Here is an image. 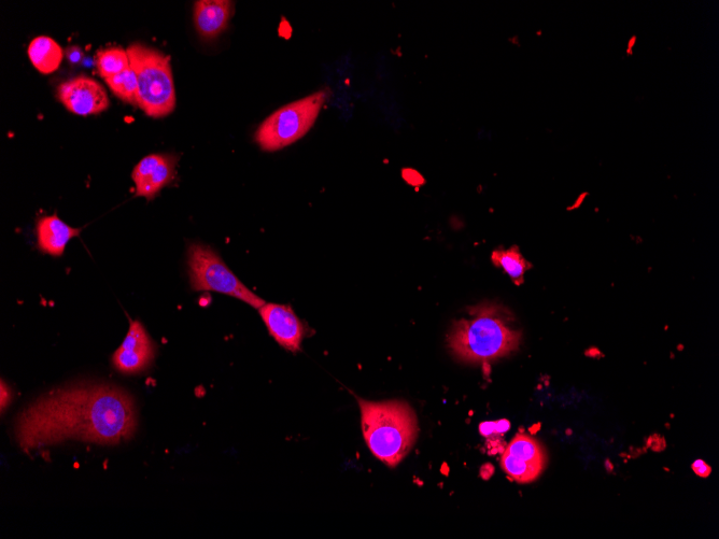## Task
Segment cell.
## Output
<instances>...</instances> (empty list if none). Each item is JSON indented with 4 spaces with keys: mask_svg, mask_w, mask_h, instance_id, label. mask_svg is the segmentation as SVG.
I'll use <instances>...</instances> for the list:
<instances>
[{
    "mask_svg": "<svg viewBox=\"0 0 719 539\" xmlns=\"http://www.w3.org/2000/svg\"><path fill=\"white\" fill-rule=\"evenodd\" d=\"M138 428L137 406L126 390L78 381L42 394L13 424L18 446L28 452L77 441L100 446L129 442Z\"/></svg>",
    "mask_w": 719,
    "mask_h": 539,
    "instance_id": "obj_1",
    "label": "cell"
},
{
    "mask_svg": "<svg viewBox=\"0 0 719 539\" xmlns=\"http://www.w3.org/2000/svg\"><path fill=\"white\" fill-rule=\"evenodd\" d=\"M471 319L456 322L448 335L454 356L465 363H484L518 349L521 334L507 324L506 311L496 305L472 308Z\"/></svg>",
    "mask_w": 719,
    "mask_h": 539,
    "instance_id": "obj_2",
    "label": "cell"
},
{
    "mask_svg": "<svg viewBox=\"0 0 719 539\" xmlns=\"http://www.w3.org/2000/svg\"><path fill=\"white\" fill-rule=\"evenodd\" d=\"M366 445L389 467L410 453L419 433L414 409L403 401L368 402L358 399Z\"/></svg>",
    "mask_w": 719,
    "mask_h": 539,
    "instance_id": "obj_3",
    "label": "cell"
},
{
    "mask_svg": "<svg viewBox=\"0 0 719 539\" xmlns=\"http://www.w3.org/2000/svg\"><path fill=\"white\" fill-rule=\"evenodd\" d=\"M138 83L137 106L151 118H164L175 110L176 92L169 56L134 44L126 50Z\"/></svg>",
    "mask_w": 719,
    "mask_h": 539,
    "instance_id": "obj_4",
    "label": "cell"
},
{
    "mask_svg": "<svg viewBox=\"0 0 719 539\" xmlns=\"http://www.w3.org/2000/svg\"><path fill=\"white\" fill-rule=\"evenodd\" d=\"M329 95L328 90H321L278 109L260 125L257 144L270 152L294 144L312 129Z\"/></svg>",
    "mask_w": 719,
    "mask_h": 539,
    "instance_id": "obj_5",
    "label": "cell"
},
{
    "mask_svg": "<svg viewBox=\"0 0 719 539\" xmlns=\"http://www.w3.org/2000/svg\"><path fill=\"white\" fill-rule=\"evenodd\" d=\"M190 285L194 291H211L235 297L249 306L260 309L266 303L250 291L223 262L213 249L192 244L188 249Z\"/></svg>",
    "mask_w": 719,
    "mask_h": 539,
    "instance_id": "obj_6",
    "label": "cell"
},
{
    "mask_svg": "<svg viewBox=\"0 0 719 539\" xmlns=\"http://www.w3.org/2000/svg\"><path fill=\"white\" fill-rule=\"evenodd\" d=\"M155 346L142 322L131 321L123 343L112 356V365L123 375L143 374L152 365Z\"/></svg>",
    "mask_w": 719,
    "mask_h": 539,
    "instance_id": "obj_7",
    "label": "cell"
},
{
    "mask_svg": "<svg viewBox=\"0 0 719 539\" xmlns=\"http://www.w3.org/2000/svg\"><path fill=\"white\" fill-rule=\"evenodd\" d=\"M58 97L68 111L81 117L98 115L107 110L110 105L103 85L86 76L61 83L58 88Z\"/></svg>",
    "mask_w": 719,
    "mask_h": 539,
    "instance_id": "obj_8",
    "label": "cell"
},
{
    "mask_svg": "<svg viewBox=\"0 0 719 539\" xmlns=\"http://www.w3.org/2000/svg\"><path fill=\"white\" fill-rule=\"evenodd\" d=\"M178 158L174 154H150L134 168L136 196L154 200L176 177Z\"/></svg>",
    "mask_w": 719,
    "mask_h": 539,
    "instance_id": "obj_9",
    "label": "cell"
},
{
    "mask_svg": "<svg viewBox=\"0 0 719 539\" xmlns=\"http://www.w3.org/2000/svg\"><path fill=\"white\" fill-rule=\"evenodd\" d=\"M259 311L267 331L281 348L293 353L301 350L308 333L307 326L291 306L265 304Z\"/></svg>",
    "mask_w": 719,
    "mask_h": 539,
    "instance_id": "obj_10",
    "label": "cell"
},
{
    "mask_svg": "<svg viewBox=\"0 0 719 539\" xmlns=\"http://www.w3.org/2000/svg\"><path fill=\"white\" fill-rule=\"evenodd\" d=\"M234 3L227 0H200L194 5V24L204 39H214L227 27L233 17Z\"/></svg>",
    "mask_w": 719,
    "mask_h": 539,
    "instance_id": "obj_11",
    "label": "cell"
},
{
    "mask_svg": "<svg viewBox=\"0 0 719 539\" xmlns=\"http://www.w3.org/2000/svg\"><path fill=\"white\" fill-rule=\"evenodd\" d=\"M36 233L38 249L51 257L60 258L69 241L80 235L81 229L72 228L58 215H53L38 219Z\"/></svg>",
    "mask_w": 719,
    "mask_h": 539,
    "instance_id": "obj_12",
    "label": "cell"
},
{
    "mask_svg": "<svg viewBox=\"0 0 719 539\" xmlns=\"http://www.w3.org/2000/svg\"><path fill=\"white\" fill-rule=\"evenodd\" d=\"M28 58L39 73L50 75L60 68L64 53L58 42L50 37L40 36L28 47Z\"/></svg>",
    "mask_w": 719,
    "mask_h": 539,
    "instance_id": "obj_13",
    "label": "cell"
},
{
    "mask_svg": "<svg viewBox=\"0 0 719 539\" xmlns=\"http://www.w3.org/2000/svg\"><path fill=\"white\" fill-rule=\"evenodd\" d=\"M491 260L493 264L503 269L504 273L509 275L517 286L523 285L525 275L532 267L517 247L496 250L492 253Z\"/></svg>",
    "mask_w": 719,
    "mask_h": 539,
    "instance_id": "obj_14",
    "label": "cell"
},
{
    "mask_svg": "<svg viewBox=\"0 0 719 539\" xmlns=\"http://www.w3.org/2000/svg\"><path fill=\"white\" fill-rule=\"evenodd\" d=\"M98 73L104 79L116 76L131 67L128 52L121 47H110L96 55Z\"/></svg>",
    "mask_w": 719,
    "mask_h": 539,
    "instance_id": "obj_15",
    "label": "cell"
},
{
    "mask_svg": "<svg viewBox=\"0 0 719 539\" xmlns=\"http://www.w3.org/2000/svg\"><path fill=\"white\" fill-rule=\"evenodd\" d=\"M505 452L519 460L545 467L546 456L542 446L526 434H518Z\"/></svg>",
    "mask_w": 719,
    "mask_h": 539,
    "instance_id": "obj_16",
    "label": "cell"
},
{
    "mask_svg": "<svg viewBox=\"0 0 719 539\" xmlns=\"http://www.w3.org/2000/svg\"><path fill=\"white\" fill-rule=\"evenodd\" d=\"M501 466L503 471L519 484H529L537 479L544 470L543 466L519 460L505 451L501 458Z\"/></svg>",
    "mask_w": 719,
    "mask_h": 539,
    "instance_id": "obj_17",
    "label": "cell"
},
{
    "mask_svg": "<svg viewBox=\"0 0 719 539\" xmlns=\"http://www.w3.org/2000/svg\"><path fill=\"white\" fill-rule=\"evenodd\" d=\"M111 92L124 103L137 106L138 83L134 69L130 67L124 72L105 79Z\"/></svg>",
    "mask_w": 719,
    "mask_h": 539,
    "instance_id": "obj_18",
    "label": "cell"
},
{
    "mask_svg": "<svg viewBox=\"0 0 719 539\" xmlns=\"http://www.w3.org/2000/svg\"><path fill=\"white\" fill-rule=\"evenodd\" d=\"M693 470L698 476L703 478L708 477L712 473V468L702 460L694 462Z\"/></svg>",
    "mask_w": 719,
    "mask_h": 539,
    "instance_id": "obj_19",
    "label": "cell"
},
{
    "mask_svg": "<svg viewBox=\"0 0 719 539\" xmlns=\"http://www.w3.org/2000/svg\"><path fill=\"white\" fill-rule=\"evenodd\" d=\"M67 59L72 64H78L83 56L82 51L78 47H73L67 50Z\"/></svg>",
    "mask_w": 719,
    "mask_h": 539,
    "instance_id": "obj_20",
    "label": "cell"
},
{
    "mask_svg": "<svg viewBox=\"0 0 719 539\" xmlns=\"http://www.w3.org/2000/svg\"><path fill=\"white\" fill-rule=\"evenodd\" d=\"M11 401H12L11 390L5 384V381H2V410L3 411L6 409V407L9 406Z\"/></svg>",
    "mask_w": 719,
    "mask_h": 539,
    "instance_id": "obj_21",
    "label": "cell"
},
{
    "mask_svg": "<svg viewBox=\"0 0 719 539\" xmlns=\"http://www.w3.org/2000/svg\"><path fill=\"white\" fill-rule=\"evenodd\" d=\"M479 431L484 436L491 435L493 433H496L497 431V422H485L481 424V427H479Z\"/></svg>",
    "mask_w": 719,
    "mask_h": 539,
    "instance_id": "obj_22",
    "label": "cell"
},
{
    "mask_svg": "<svg viewBox=\"0 0 719 539\" xmlns=\"http://www.w3.org/2000/svg\"><path fill=\"white\" fill-rule=\"evenodd\" d=\"M510 428H511V424H510L509 421L501 420V421L497 422V431H496V433H497V434H503V433H505L506 431H509Z\"/></svg>",
    "mask_w": 719,
    "mask_h": 539,
    "instance_id": "obj_23",
    "label": "cell"
}]
</instances>
